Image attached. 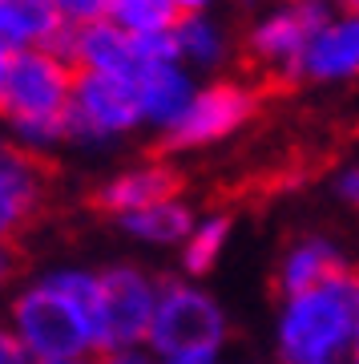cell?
<instances>
[{
	"instance_id": "6da1fadb",
	"label": "cell",
	"mask_w": 359,
	"mask_h": 364,
	"mask_svg": "<svg viewBox=\"0 0 359 364\" xmlns=\"http://www.w3.org/2000/svg\"><path fill=\"white\" fill-rule=\"evenodd\" d=\"M9 328L33 360L101 352V272L53 267L13 296Z\"/></svg>"
},
{
	"instance_id": "7a4b0ae2",
	"label": "cell",
	"mask_w": 359,
	"mask_h": 364,
	"mask_svg": "<svg viewBox=\"0 0 359 364\" xmlns=\"http://www.w3.org/2000/svg\"><path fill=\"white\" fill-rule=\"evenodd\" d=\"M73 81H77V69L57 49L16 53L9 81L0 90V122L9 126L16 150L37 158L53 146L69 142L65 114H69Z\"/></svg>"
},
{
	"instance_id": "3957f363",
	"label": "cell",
	"mask_w": 359,
	"mask_h": 364,
	"mask_svg": "<svg viewBox=\"0 0 359 364\" xmlns=\"http://www.w3.org/2000/svg\"><path fill=\"white\" fill-rule=\"evenodd\" d=\"M359 332V267L347 263L327 284L279 299L270 348L275 364H319Z\"/></svg>"
},
{
	"instance_id": "277c9868",
	"label": "cell",
	"mask_w": 359,
	"mask_h": 364,
	"mask_svg": "<svg viewBox=\"0 0 359 364\" xmlns=\"http://www.w3.org/2000/svg\"><path fill=\"white\" fill-rule=\"evenodd\" d=\"M231 344V316L219 304V296L202 287L198 279H162V296H158V312L145 336V348L154 356L170 352H226Z\"/></svg>"
},
{
	"instance_id": "5b68a950",
	"label": "cell",
	"mask_w": 359,
	"mask_h": 364,
	"mask_svg": "<svg viewBox=\"0 0 359 364\" xmlns=\"http://www.w3.org/2000/svg\"><path fill=\"white\" fill-rule=\"evenodd\" d=\"M335 16L331 0H275L250 21L243 37L246 61L270 77L295 81V69L307 53L311 37Z\"/></svg>"
},
{
	"instance_id": "8992f818",
	"label": "cell",
	"mask_w": 359,
	"mask_h": 364,
	"mask_svg": "<svg viewBox=\"0 0 359 364\" xmlns=\"http://www.w3.org/2000/svg\"><path fill=\"white\" fill-rule=\"evenodd\" d=\"M258 114V90L243 77H214L198 85L190 97L186 114L162 134V146L174 154H190V150H206L234 138L238 130L250 126V117Z\"/></svg>"
},
{
	"instance_id": "52a82bcc",
	"label": "cell",
	"mask_w": 359,
	"mask_h": 364,
	"mask_svg": "<svg viewBox=\"0 0 359 364\" xmlns=\"http://www.w3.org/2000/svg\"><path fill=\"white\" fill-rule=\"evenodd\" d=\"M133 130H141V105L133 77H109V73H77L65 134L69 142L81 146H105L121 142Z\"/></svg>"
},
{
	"instance_id": "ba28073f",
	"label": "cell",
	"mask_w": 359,
	"mask_h": 364,
	"mask_svg": "<svg viewBox=\"0 0 359 364\" xmlns=\"http://www.w3.org/2000/svg\"><path fill=\"white\" fill-rule=\"evenodd\" d=\"M158 296H162V279L138 263L101 267V352L145 344Z\"/></svg>"
},
{
	"instance_id": "9c48e42d",
	"label": "cell",
	"mask_w": 359,
	"mask_h": 364,
	"mask_svg": "<svg viewBox=\"0 0 359 364\" xmlns=\"http://www.w3.org/2000/svg\"><path fill=\"white\" fill-rule=\"evenodd\" d=\"M303 85H351L359 81V13H335L311 37L295 69Z\"/></svg>"
},
{
	"instance_id": "30bf717a",
	"label": "cell",
	"mask_w": 359,
	"mask_h": 364,
	"mask_svg": "<svg viewBox=\"0 0 359 364\" xmlns=\"http://www.w3.org/2000/svg\"><path fill=\"white\" fill-rule=\"evenodd\" d=\"M182 195V174L170 162H133V166L117 170L97 186L93 203L114 215V219H126L133 210H145L154 203H166V198H178Z\"/></svg>"
},
{
	"instance_id": "8fae6325",
	"label": "cell",
	"mask_w": 359,
	"mask_h": 364,
	"mask_svg": "<svg viewBox=\"0 0 359 364\" xmlns=\"http://www.w3.org/2000/svg\"><path fill=\"white\" fill-rule=\"evenodd\" d=\"M45 198V170L33 154L0 142V243H13L37 219Z\"/></svg>"
},
{
	"instance_id": "7c38bea8",
	"label": "cell",
	"mask_w": 359,
	"mask_h": 364,
	"mask_svg": "<svg viewBox=\"0 0 359 364\" xmlns=\"http://www.w3.org/2000/svg\"><path fill=\"white\" fill-rule=\"evenodd\" d=\"M347 267V255L339 247V239L327 231H303L295 235L287 247L279 251V263H275V291L279 299L299 296V291H311V287L327 284L335 272Z\"/></svg>"
},
{
	"instance_id": "4fadbf2b",
	"label": "cell",
	"mask_w": 359,
	"mask_h": 364,
	"mask_svg": "<svg viewBox=\"0 0 359 364\" xmlns=\"http://www.w3.org/2000/svg\"><path fill=\"white\" fill-rule=\"evenodd\" d=\"M133 90H138L141 105V126L166 134L198 93V77L182 61H154V65H141L133 73Z\"/></svg>"
},
{
	"instance_id": "5bb4252c",
	"label": "cell",
	"mask_w": 359,
	"mask_h": 364,
	"mask_svg": "<svg viewBox=\"0 0 359 364\" xmlns=\"http://www.w3.org/2000/svg\"><path fill=\"white\" fill-rule=\"evenodd\" d=\"M61 53L73 61V69H77V73L133 77V73L141 69L138 37L121 33V28L109 25V21H97V25H85V28H73Z\"/></svg>"
},
{
	"instance_id": "9a60e30c",
	"label": "cell",
	"mask_w": 359,
	"mask_h": 364,
	"mask_svg": "<svg viewBox=\"0 0 359 364\" xmlns=\"http://www.w3.org/2000/svg\"><path fill=\"white\" fill-rule=\"evenodd\" d=\"M69 33L73 28L61 21L53 0H0V41L13 53H28V49L61 53Z\"/></svg>"
},
{
	"instance_id": "2e32d148",
	"label": "cell",
	"mask_w": 359,
	"mask_h": 364,
	"mask_svg": "<svg viewBox=\"0 0 359 364\" xmlns=\"http://www.w3.org/2000/svg\"><path fill=\"white\" fill-rule=\"evenodd\" d=\"M174 49H178V61L190 73H219V69L231 65L234 37H231V28L210 13L178 16V25H174Z\"/></svg>"
},
{
	"instance_id": "e0dca14e",
	"label": "cell",
	"mask_w": 359,
	"mask_h": 364,
	"mask_svg": "<svg viewBox=\"0 0 359 364\" xmlns=\"http://www.w3.org/2000/svg\"><path fill=\"white\" fill-rule=\"evenodd\" d=\"M117 223H121V231L129 239H138L145 247H182L186 235L194 231V223H198V210L178 195V198H166V203H154L145 210H133V215H126Z\"/></svg>"
},
{
	"instance_id": "ac0fdd59",
	"label": "cell",
	"mask_w": 359,
	"mask_h": 364,
	"mask_svg": "<svg viewBox=\"0 0 359 364\" xmlns=\"http://www.w3.org/2000/svg\"><path fill=\"white\" fill-rule=\"evenodd\" d=\"M231 235H234V219L231 215H198L194 231L186 235V243L178 247V263L186 279H206V275L219 267V259L231 247Z\"/></svg>"
},
{
	"instance_id": "d6986e66",
	"label": "cell",
	"mask_w": 359,
	"mask_h": 364,
	"mask_svg": "<svg viewBox=\"0 0 359 364\" xmlns=\"http://www.w3.org/2000/svg\"><path fill=\"white\" fill-rule=\"evenodd\" d=\"M105 21L129 37H158L178 25V13L166 0H105Z\"/></svg>"
},
{
	"instance_id": "ffe728a7",
	"label": "cell",
	"mask_w": 359,
	"mask_h": 364,
	"mask_svg": "<svg viewBox=\"0 0 359 364\" xmlns=\"http://www.w3.org/2000/svg\"><path fill=\"white\" fill-rule=\"evenodd\" d=\"M53 9L61 13V21L69 28H85L105 21V0H53Z\"/></svg>"
},
{
	"instance_id": "44dd1931",
	"label": "cell",
	"mask_w": 359,
	"mask_h": 364,
	"mask_svg": "<svg viewBox=\"0 0 359 364\" xmlns=\"http://www.w3.org/2000/svg\"><path fill=\"white\" fill-rule=\"evenodd\" d=\"M331 191L339 203H347V207L359 210V162H347V166H339V174H335Z\"/></svg>"
},
{
	"instance_id": "7402d4cb",
	"label": "cell",
	"mask_w": 359,
	"mask_h": 364,
	"mask_svg": "<svg viewBox=\"0 0 359 364\" xmlns=\"http://www.w3.org/2000/svg\"><path fill=\"white\" fill-rule=\"evenodd\" d=\"M97 364H162L145 344H133V348H114V352H97Z\"/></svg>"
},
{
	"instance_id": "603a6c76",
	"label": "cell",
	"mask_w": 359,
	"mask_h": 364,
	"mask_svg": "<svg viewBox=\"0 0 359 364\" xmlns=\"http://www.w3.org/2000/svg\"><path fill=\"white\" fill-rule=\"evenodd\" d=\"M0 364H37L25 352V344L13 336V328L9 324H0Z\"/></svg>"
},
{
	"instance_id": "cb8c5ba5",
	"label": "cell",
	"mask_w": 359,
	"mask_h": 364,
	"mask_svg": "<svg viewBox=\"0 0 359 364\" xmlns=\"http://www.w3.org/2000/svg\"><path fill=\"white\" fill-rule=\"evenodd\" d=\"M226 352H206V348H194V352H170V356H158L162 364H219Z\"/></svg>"
},
{
	"instance_id": "d4e9b609",
	"label": "cell",
	"mask_w": 359,
	"mask_h": 364,
	"mask_svg": "<svg viewBox=\"0 0 359 364\" xmlns=\"http://www.w3.org/2000/svg\"><path fill=\"white\" fill-rule=\"evenodd\" d=\"M319 364H359V332L347 340V344H339L335 352H327Z\"/></svg>"
},
{
	"instance_id": "484cf974",
	"label": "cell",
	"mask_w": 359,
	"mask_h": 364,
	"mask_svg": "<svg viewBox=\"0 0 359 364\" xmlns=\"http://www.w3.org/2000/svg\"><path fill=\"white\" fill-rule=\"evenodd\" d=\"M166 4L178 16H198V13H210L214 9V0H166Z\"/></svg>"
},
{
	"instance_id": "4316f807",
	"label": "cell",
	"mask_w": 359,
	"mask_h": 364,
	"mask_svg": "<svg viewBox=\"0 0 359 364\" xmlns=\"http://www.w3.org/2000/svg\"><path fill=\"white\" fill-rule=\"evenodd\" d=\"M13 272H16V247L13 243H0V287L13 279Z\"/></svg>"
},
{
	"instance_id": "83f0119b",
	"label": "cell",
	"mask_w": 359,
	"mask_h": 364,
	"mask_svg": "<svg viewBox=\"0 0 359 364\" xmlns=\"http://www.w3.org/2000/svg\"><path fill=\"white\" fill-rule=\"evenodd\" d=\"M13 61H16V53L0 41V90H4V81H9V69H13Z\"/></svg>"
},
{
	"instance_id": "f1b7e54d",
	"label": "cell",
	"mask_w": 359,
	"mask_h": 364,
	"mask_svg": "<svg viewBox=\"0 0 359 364\" xmlns=\"http://www.w3.org/2000/svg\"><path fill=\"white\" fill-rule=\"evenodd\" d=\"M37 364H97V356H61V360H37Z\"/></svg>"
},
{
	"instance_id": "f546056e",
	"label": "cell",
	"mask_w": 359,
	"mask_h": 364,
	"mask_svg": "<svg viewBox=\"0 0 359 364\" xmlns=\"http://www.w3.org/2000/svg\"><path fill=\"white\" fill-rule=\"evenodd\" d=\"M335 13H359V0H331Z\"/></svg>"
},
{
	"instance_id": "4dcf8cb0",
	"label": "cell",
	"mask_w": 359,
	"mask_h": 364,
	"mask_svg": "<svg viewBox=\"0 0 359 364\" xmlns=\"http://www.w3.org/2000/svg\"><path fill=\"white\" fill-rule=\"evenodd\" d=\"M219 364H263V360H250V356H222Z\"/></svg>"
}]
</instances>
